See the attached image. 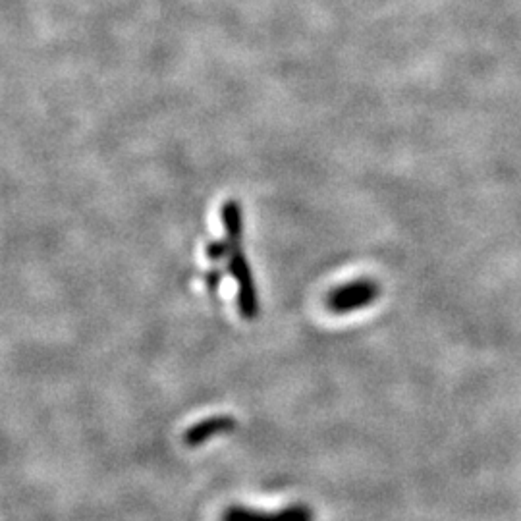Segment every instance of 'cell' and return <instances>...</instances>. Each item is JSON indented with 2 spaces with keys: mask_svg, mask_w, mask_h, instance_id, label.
I'll use <instances>...</instances> for the list:
<instances>
[{
  "mask_svg": "<svg viewBox=\"0 0 521 521\" xmlns=\"http://www.w3.org/2000/svg\"><path fill=\"white\" fill-rule=\"evenodd\" d=\"M381 296V286L373 278H357L344 286L334 288L327 296V307L334 315H348L359 311Z\"/></svg>",
  "mask_w": 521,
  "mask_h": 521,
  "instance_id": "cell-1",
  "label": "cell"
},
{
  "mask_svg": "<svg viewBox=\"0 0 521 521\" xmlns=\"http://www.w3.org/2000/svg\"><path fill=\"white\" fill-rule=\"evenodd\" d=\"M228 273L238 282V309L242 319L255 321L259 315V300H257V290L253 275L249 269V261L242 251V247L232 249L228 257Z\"/></svg>",
  "mask_w": 521,
  "mask_h": 521,
  "instance_id": "cell-2",
  "label": "cell"
},
{
  "mask_svg": "<svg viewBox=\"0 0 521 521\" xmlns=\"http://www.w3.org/2000/svg\"><path fill=\"white\" fill-rule=\"evenodd\" d=\"M220 521H315L313 510L305 504H292L282 510L265 512L247 506H230L224 510Z\"/></svg>",
  "mask_w": 521,
  "mask_h": 521,
  "instance_id": "cell-3",
  "label": "cell"
},
{
  "mask_svg": "<svg viewBox=\"0 0 521 521\" xmlns=\"http://www.w3.org/2000/svg\"><path fill=\"white\" fill-rule=\"evenodd\" d=\"M236 429V419L230 415H213L203 421H197L186 433H184V444L188 448H199L207 444L209 440L230 433Z\"/></svg>",
  "mask_w": 521,
  "mask_h": 521,
  "instance_id": "cell-4",
  "label": "cell"
},
{
  "mask_svg": "<svg viewBox=\"0 0 521 521\" xmlns=\"http://www.w3.org/2000/svg\"><path fill=\"white\" fill-rule=\"evenodd\" d=\"M222 228L226 242L232 249L242 247V236H244V215L242 205L236 199H230L222 207Z\"/></svg>",
  "mask_w": 521,
  "mask_h": 521,
  "instance_id": "cell-5",
  "label": "cell"
},
{
  "mask_svg": "<svg viewBox=\"0 0 521 521\" xmlns=\"http://www.w3.org/2000/svg\"><path fill=\"white\" fill-rule=\"evenodd\" d=\"M230 253H232V247H230V244H228L226 240L211 242V244L207 246V257H209L211 263H220V261H224L226 257H230Z\"/></svg>",
  "mask_w": 521,
  "mask_h": 521,
  "instance_id": "cell-6",
  "label": "cell"
},
{
  "mask_svg": "<svg viewBox=\"0 0 521 521\" xmlns=\"http://www.w3.org/2000/svg\"><path fill=\"white\" fill-rule=\"evenodd\" d=\"M220 280H222V271L213 267L207 275H205V286L211 294H217L219 292Z\"/></svg>",
  "mask_w": 521,
  "mask_h": 521,
  "instance_id": "cell-7",
  "label": "cell"
}]
</instances>
